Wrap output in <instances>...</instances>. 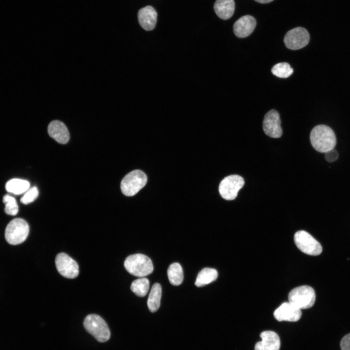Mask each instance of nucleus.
I'll use <instances>...</instances> for the list:
<instances>
[{
	"mask_svg": "<svg viewBox=\"0 0 350 350\" xmlns=\"http://www.w3.org/2000/svg\"><path fill=\"white\" fill-rule=\"evenodd\" d=\"M310 141L313 148L320 153L333 149L336 143L335 134L330 127L320 124L315 126L310 133Z\"/></svg>",
	"mask_w": 350,
	"mask_h": 350,
	"instance_id": "1",
	"label": "nucleus"
},
{
	"mask_svg": "<svg viewBox=\"0 0 350 350\" xmlns=\"http://www.w3.org/2000/svg\"><path fill=\"white\" fill-rule=\"evenodd\" d=\"M39 192L36 187H33L26 191L25 194L21 198L20 202L24 204H28L35 201L38 197Z\"/></svg>",
	"mask_w": 350,
	"mask_h": 350,
	"instance_id": "25",
	"label": "nucleus"
},
{
	"mask_svg": "<svg viewBox=\"0 0 350 350\" xmlns=\"http://www.w3.org/2000/svg\"><path fill=\"white\" fill-rule=\"evenodd\" d=\"M301 310L289 302L283 303L274 312V316L279 321L296 322L301 316Z\"/></svg>",
	"mask_w": 350,
	"mask_h": 350,
	"instance_id": "12",
	"label": "nucleus"
},
{
	"mask_svg": "<svg viewBox=\"0 0 350 350\" xmlns=\"http://www.w3.org/2000/svg\"><path fill=\"white\" fill-rule=\"evenodd\" d=\"M235 8L233 0H216L214 9L216 15L222 19H228L233 15Z\"/></svg>",
	"mask_w": 350,
	"mask_h": 350,
	"instance_id": "17",
	"label": "nucleus"
},
{
	"mask_svg": "<svg viewBox=\"0 0 350 350\" xmlns=\"http://www.w3.org/2000/svg\"><path fill=\"white\" fill-rule=\"evenodd\" d=\"M170 282L173 285L181 284L183 280V270L180 264L177 262L172 263L167 270Z\"/></svg>",
	"mask_w": 350,
	"mask_h": 350,
	"instance_id": "21",
	"label": "nucleus"
},
{
	"mask_svg": "<svg viewBox=\"0 0 350 350\" xmlns=\"http://www.w3.org/2000/svg\"><path fill=\"white\" fill-rule=\"evenodd\" d=\"M245 184L244 179L239 175H230L225 177L219 186L221 196L227 200L234 199Z\"/></svg>",
	"mask_w": 350,
	"mask_h": 350,
	"instance_id": "8",
	"label": "nucleus"
},
{
	"mask_svg": "<svg viewBox=\"0 0 350 350\" xmlns=\"http://www.w3.org/2000/svg\"><path fill=\"white\" fill-rule=\"evenodd\" d=\"M3 202L5 204L4 211L9 215H15L18 211V207L15 198L8 194L3 196Z\"/></svg>",
	"mask_w": 350,
	"mask_h": 350,
	"instance_id": "24",
	"label": "nucleus"
},
{
	"mask_svg": "<svg viewBox=\"0 0 350 350\" xmlns=\"http://www.w3.org/2000/svg\"><path fill=\"white\" fill-rule=\"evenodd\" d=\"M294 241L298 248L307 255L317 256L322 252L321 244L304 230L298 231L295 234Z\"/></svg>",
	"mask_w": 350,
	"mask_h": 350,
	"instance_id": "7",
	"label": "nucleus"
},
{
	"mask_svg": "<svg viewBox=\"0 0 350 350\" xmlns=\"http://www.w3.org/2000/svg\"><path fill=\"white\" fill-rule=\"evenodd\" d=\"M149 288V281L144 277L135 280L131 285V290L137 296L143 297L146 295Z\"/></svg>",
	"mask_w": 350,
	"mask_h": 350,
	"instance_id": "22",
	"label": "nucleus"
},
{
	"mask_svg": "<svg viewBox=\"0 0 350 350\" xmlns=\"http://www.w3.org/2000/svg\"><path fill=\"white\" fill-rule=\"evenodd\" d=\"M255 0L258 2L262 3H269V2L273 1V0Z\"/></svg>",
	"mask_w": 350,
	"mask_h": 350,
	"instance_id": "28",
	"label": "nucleus"
},
{
	"mask_svg": "<svg viewBox=\"0 0 350 350\" xmlns=\"http://www.w3.org/2000/svg\"><path fill=\"white\" fill-rule=\"evenodd\" d=\"M279 113L275 109L269 111L264 116L262 128L266 135L273 138H279L282 134Z\"/></svg>",
	"mask_w": 350,
	"mask_h": 350,
	"instance_id": "11",
	"label": "nucleus"
},
{
	"mask_svg": "<svg viewBox=\"0 0 350 350\" xmlns=\"http://www.w3.org/2000/svg\"><path fill=\"white\" fill-rule=\"evenodd\" d=\"M341 350H350V333L345 335L340 342Z\"/></svg>",
	"mask_w": 350,
	"mask_h": 350,
	"instance_id": "27",
	"label": "nucleus"
},
{
	"mask_svg": "<svg viewBox=\"0 0 350 350\" xmlns=\"http://www.w3.org/2000/svg\"><path fill=\"white\" fill-rule=\"evenodd\" d=\"M256 21L250 15L242 17L234 24L233 32L236 36L244 38L249 36L254 31Z\"/></svg>",
	"mask_w": 350,
	"mask_h": 350,
	"instance_id": "13",
	"label": "nucleus"
},
{
	"mask_svg": "<svg viewBox=\"0 0 350 350\" xmlns=\"http://www.w3.org/2000/svg\"><path fill=\"white\" fill-rule=\"evenodd\" d=\"M56 269L62 276L68 279H74L79 274L77 263L65 253L58 254L55 259Z\"/></svg>",
	"mask_w": 350,
	"mask_h": 350,
	"instance_id": "10",
	"label": "nucleus"
},
{
	"mask_svg": "<svg viewBox=\"0 0 350 350\" xmlns=\"http://www.w3.org/2000/svg\"><path fill=\"white\" fill-rule=\"evenodd\" d=\"M288 299L289 302L300 310L309 309L315 302V291L308 285L300 286L294 288L289 292Z\"/></svg>",
	"mask_w": 350,
	"mask_h": 350,
	"instance_id": "4",
	"label": "nucleus"
},
{
	"mask_svg": "<svg viewBox=\"0 0 350 350\" xmlns=\"http://www.w3.org/2000/svg\"><path fill=\"white\" fill-rule=\"evenodd\" d=\"M325 155V159L328 162H333L338 158V154L336 150L332 149L326 152Z\"/></svg>",
	"mask_w": 350,
	"mask_h": 350,
	"instance_id": "26",
	"label": "nucleus"
},
{
	"mask_svg": "<svg viewBox=\"0 0 350 350\" xmlns=\"http://www.w3.org/2000/svg\"><path fill=\"white\" fill-rule=\"evenodd\" d=\"M147 176L141 170H136L127 174L121 183V189L122 193L127 196L136 194L146 185Z\"/></svg>",
	"mask_w": 350,
	"mask_h": 350,
	"instance_id": "6",
	"label": "nucleus"
},
{
	"mask_svg": "<svg viewBox=\"0 0 350 350\" xmlns=\"http://www.w3.org/2000/svg\"><path fill=\"white\" fill-rule=\"evenodd\" d=\"M218 277L217 270L211 268H204L197 275L195 285L197 287H203L214 281Z\"/></svg>",
	"mask_w": 350,
	"mask_h": 350,
	"instance_id": "19",
	"label": "nucleus"
},
{
	"mask_svg": "<svg viewBox=\"0 0 350 350\" xmlns=\"http://www.w3.org/2000/svg\"><path fill=\"white\" fill-rule=\"evenodd\" d=\"M262 341L257 342L255 350H279L280 341L279 335L274 332L266 331L260 334Z\"/></svg>",
	"mask_w": 350,
	"mask_h": 350,
	"instance_id": "14",
	"label": "nucleus"
},
{
	"mask_svg": "<svg viewBox=\"0 0 350 350\" xmlns=\"http://www.w3.org/2000/svg\"><path fill=\"white\" fill-rule=\"evenodd\" d=\"M271 72L278 77L286 78L293 73V70L288 63L281 62L275 65L271 69Z\"/></svg>",
	"mask_w": 350,
	"mask_h": 350,
	"instance_id": "23",
	"label": "nucleus"
},
{
	"mask_svg": "<svg viewBox=\"0 0 350 350\" xmlns=\"http://www.w3.org/2000/svg\"><path fill=\"white\" fill-rule=\"evenodd\" d=\"M49 136L61 144L67 143L70 140V134L65 124L58 120L51 122L48 126Z\"/></svg>",
	"mask_w": 350,
	"mask_h": 350,
	"instance_id": "15",
	"label": "nucleus"
},
{
	"mask_svg": "<svg viewBox=\"0 0 350 350\" xmlns=\"http://www.w3.org/2000/svg\"><path fill=\"white\" fill-rule=\"evenodd\" d=\"M29 232V226L22 218H17L11 220L5 230V238L11 245H17L23 243Z\"/></svg>",
	"mask_w": 350,
	"mask_h": 350,
	"instance_id": "5",
	"label": "nucleus"
},
{
	"mask_svg": "<svg viewBox=\"0 0 350 350\" xmlns=\"http://www.w3.org/2000/svg\"><path fill=\"white\" fill-rule=\"evenodd\" d=\"M126 270L131 274L138 277H144L152 273L154 269L151 260L142 254L128 256L124 262Z\"/></svg>",
	"mask_w": 350,
	"mask_h": 350,
	"instance_id": "2",
	"label": "nucleus"
},
{
	"mask_svg": "<svg viewBox=\"0 0 350 350\" xmlns=\"http://www.w3.org/2000/svg\"><path fill=\"white\" fill-rule=\"evenodd\" d=\"M310 35L303 27H297L289 31L285 35L284 42L286 47L291 50H298L309 43Z\"/></svg>",
	"mask_w": 350,
	"mask_h": 350,
	"instance_id": "9",
	"label": "nucleus"
},
{
	"mask_svg": "<svg viewBox=\"0 0 350 350\" xmlns=\"http://www.w3.org/2000/svg\"><path fill=\"white\" fill-rule=\"evenodd\" d=\"M29 187L30 183L28 181L18 178H13L9 180L5 185L7 192L16 194L26 192Z\"/></svg>",
	"mask_w": 350,
	"mask_h": 350,
	"instance_id": "20",
	"label": "nucleus"
},
{
	"mask_svg": "<svg viewBox=\"0 0 350 350\" xmlns=\"http://www.w3.org/2000/svg\"><path fill=\"white\" fill-rule=\"evenodd\" d=\"M84 326L87 331L100 342L107 341L110 338V332L108 325L99 315H88L84 321Z\"/></svg>",
	"mask_w": 350,
	"mask_h": 350,
	"instance_id": "3",
	"label": "nucleus"
},
{
	"mask_svg": "<svg viewBox=\"0 0 350 350\" xmlns=\"http://www.w3.org/2000/svg\"><path fill=\"white\" fill-rule=\"evenodd\" d=\"M157 13L151 6L141 8L138 12V18L141 27L146 31L154 29L157 22Z\"/></svg>",
	"mask_w": 350,
	"mask_h": 350,
	"instance_id": "16",
	"label": "nucleus"
},
{
	"mask_svg": "<svg viewBox=\"0 0 350 350\" xmlns=\"http://www.w3.org/2000/svg\"><path fill=\"white\" fill-rule=\"evenodd\" d=\"M161 287L158 283L153 284L147 300V306L151 312H156L160 306L161 297Z\"/></svg>",
	"mask_w": 350,
	"mask_h": 350,
	"instance_id": "18",
	"label": "nucleus"
}]
</instances>
